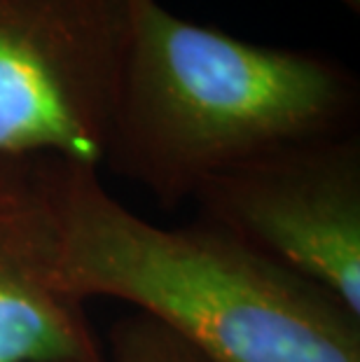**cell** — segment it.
Here are the masks:
<instances>
[{"label": "cell", "mask_w": 360, "mask_h": 362, "mask_svg": "<svg viewBox=\"0 0 360 362\" xmlns=\"http://www.w3.org/2000/svg\"><path fill=\"white\" fill-rule=\"evenodd\" d=\"M127 17L101 166L162 208L272 152L358 131V78L330 54L241 40L159 0H127Z\"/></svg>", "instance_id": "obj_1"}, {"label": "cell", "mask_w": 360, "mask_h": 362, "mask_svg": "<svg viewBox=\"0 0 360 362\" xmlns=\"http://www.w3.org/2000/svg\"><path fill=\"white\" fill-rule=\"evenodd\" d=\"M54 264L68 295L117 299L209 362H360V318L209 222L162 227L98 168L45 157Z\"/></svg>", "instance_id": "obj_2"}, {"label": "cell", "mask_w": 360, "mask_h": 362, "mask_svg": "<svg viewBox=\"0 0 360 362\" xmlns=\"http://www.w3.org/2000/svg\"><path fill=\"white\" fill-rule=\"evenodd\" d=\"M127 26V0H0V159L101 168Z\"/></svg>", "instance_id": "obj_3"}, {"label": "cell", "mask_w": 360, "mask_h": 362, "mask_svg": "<svg viewBox=\"0 0 360 362\" xmlns=\"http://www.w3.org/2000/svg\"><path fill=\"white\" fill-rule=\"evenodd\" d=\"M197 220L239 238L360 318V136L311 141L211 178Z\"/></svg>", "instance_id": "obj_4"}, {"label": "cell", "mask_w": 360, "mask_h": 362, "mask_svg": "<svg viewBox=\"0 0 360 362\" xmlns=\"http://www.w3.org/2000/svg\"><path fill=\"white\" fill-rule=\"evenodd\" d=\"M0 362H105L57 276L45 157L0 159Z\"/></svg>", "instance_id": "obj_5"}, {"label": "cell", "mask_w": 360, "mask_h": 362, "mask_svg": "<svg viewBox=\"0 0 360 362\" xmlns=\"http://www.w3.org/2000/svg\"><path fill=\"white\" fill-rule=\"evenodd\" d=\"M112 362H209L141 313L120 318L108 332Z\"/></svg>", "instance_id": "obj_6"}, {"label": "cell", "mask_w": 360, "mask_h": 362, "mask_svg": "<svg viewBox=\"0 0 360 362\" xmlns=\"http://www.w3.org/2000/svg\"><path fill=\"white\" fill-rule=\"evenodd\" d=\"M339 3H342V5H347L349 10L354 12V14H358V12H360V0H339Z\"/></svg>", "instance_id": "obj_7"}]
</instances>
